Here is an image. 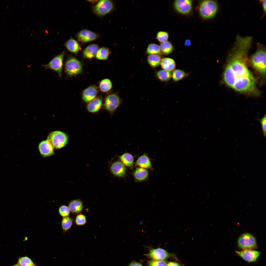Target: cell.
I'll use <instances>...</instances> for the list:
<instances>
[{
  "label": "cell",
  "instance_id": "obj_25",
  "mask_svg": "<svg viewBox=\"0 0 266 266\" xmlns=\"http://www.w3.org/2000/svg\"><path fill=\"white\" fill-rule=\"evenodd\" d=\"M161 59L160 56L157 54H149L147 57L148 62L152 67L158 66L160 64Z\"/></svg>",
  "mask_w": 266,
  "mask_h": 266
},
{
  "label": "cell",
  "instance_id": "obj_7",
  "mask_svg": "<svg viewBox=\"0 0 266 266\" xmlns=\"http://www.w3.org/2000/svg\"><path fill=\"white\" fill-rule=\"evenodd\" d=\"M239 247L243 250L252 249L257 247L256 240L254 236L248 233L243 234L238 240Z\"/></svg>",
  "mask_w": 266,
  "mask_h": 266
},
{
  "label": "cell",
  "instance_id": "obj_21",
  "mask_svg": "<svg viewBox=\"0 0 266 266\" xmlns=\"http://www.w3.org/2000/svg\"><path fill=\"white\" fill-rule=\"evenodd\" d=\"M98 50V46L92 44L88 46L84 50L83 55L85 58L91 59L96 55Z\"/></svg>",
  "mask_w": 266,
  "mask_h": 266
},
{
  "label": "cell",
  "instance_id": "obj_2",
  "mask_svg": "<svg viewBox=\"0 0 266 266\" xmlns=\"http://www.w3.org/2000/svg\"><path fill=\"white\" fill-rule=\"evenodd\" d=\"M257 45V50L252 56L251 61L255 69L264 76L266 74V48L260 43H258Z\"/></svg>",
  "mask_w": 266,
  "mask_h": 266
},
{
  "label": "cell",
  "instance_id": "obj_5",
  "mask_svg": "<svg viewBox=\"0 0 266 266\" xmlns=\"http://www.w3.org/2000/svg\"><path fill=\"white\" fill-rule=\"evenodd\" d=\"M64 68L66 75L70 76L79 74L82 72V69L81 62L76 58L72 57L68 58L66 61Z\"/></svg>",
  "mask_w": 266,
  "mask_h": 266
},
{
  "label": "cell",
  "instance_id": "obj_9",
  "mask_svg": "<svg viewBox=\"0 0 266 266\" xmlns=\"http://www.w3.org/2000/svg\"><path fill=\"white\" fill-rule=\"evenodd\" d=\"M121 102V100L117 95L111 94L108 95L106 98L104 106L106 110L112 113L116 110Z\"/></svg>",
  "mask_w": 266,
  "mask_h": 266
},
{
  "label": "cell",
  "instance_id": "obj_35",
  "mask_svg": "<svg viewBox=\"0 0 266 266\" xmlns=\"http://www.w3.org/2000/svg\"><path fill=\"white\" fill-rule=\"evenodd\" d=\"M58 212L60 215L63 217L69 216L70 212L68 206L64 205L59 207Z\"/></svg>",
  "mask_w": 266,
  "mask_h": 266
},
{
  "label": "cell",
  "instance_id": "obj_40",
  "mask_svg": "<svg viewBox=\"0 0 266 266\" xmlns=\"http://www.w3.org/2000/svg\"><path fill=\"white\" fill-rule=\"evenodd\" d=\"M166 266H181V265L178 263L170 262L167 263Z\"/></svg>",
  "mask_w": 266,
  "mask_h": 266
},
{
  "label": "cell",
  "instance_id": "obj_15",
  "mask_svg": "<svg viewBox=\"0 0 266 266\" xmlns=\"http://www.w3.org/2000/svg\"><path fill=\"white\" fill-rule=\"evenodd\" d=\"M38 149L40 154L43 157H48L54 153L53 148L47 140H44L40 143Z\"/></svg>",
  "mask_w": 266,
  "mask_h": 266
},
{
  "label": "cell",
  "instance_id": "obj_20",
  "mask_svg": "<svg viewBox=\"0 0 266 266\" xmlns=\"http://www.w3.org/2000/svg\"><path fill=\"white\" fill-rule=\"evenodd\" d=\"M65 46L68 51L74 53H77L81 49L79 43L75 40L71 38L67 41Z\"/></svg>",
  "mask_w": 266,
  "mask_h": 266
},
{
  "label": "cell",
  "instance_id": "obj_41",
  "mask_svg": "<svg viewBox=\"0 0 266 266\" xmlns=\"http://www.w3.org/2000/svg\"><path fill=\"white\" fill-rule=\"evenodd\" d=\"M128 266H143L142 265L138 262L133 261L131 262Z\"/></svg>",
  "mask_w": 266,
  "mask_h": 266
},
{
  "label": "cell",
  "instance_id": "obj_23",
  "mask_svg": "<svg viewBox=\"0 0 266 266\" xmlns=\"http://www.w3.org/2000/svg\"><path fill=\"white\" fill-rule=\"evenodd\" d=\"M136 163L138 166L144 168H150L151 167L150 160L145 154L139 157L137 160Z\"/></svg>",
  "mask_w": 266,
  "mask_h": 266
},
{
  "label": "cell",
  "instance_id": "obj_31",
  "mask_svg": "<svg viewBox=\"0 0 266 266\" xmlns=\"http://www.w3.org/2000/svg\"><path fill=\"white\" fill-rule=\"evenodd\" d=\"M112 87V84L110 80L108 79H104L101 81L100 84V90L104 92L109 91Z\"/></svg>",
  "mask_w": 266,
  "mask_h": 266
},
{
  "label": "cell",
  "instance_id": "obj_11",
  "mask_svg": "<svg viewBox=\"0 0 266 266\" xmlns=\"http://www.w3.org/2000/svg\"><path fill=\"white\" fill-rule=\"evenodd\" d=\"M176 10L179 13L187 14L189 13L192 8V3L190 0H177L174 3Z\"/></svg>",
  "mask_w": 266,
  "mask_h": 266
},
{
  "label": "cell",
  "instance_id": "obj_17",
  "mask_svg": "<svg viewBox=\"0 0 266 266\" xmlns=\"http://www.w3.org/2000/svg\"><path fill=\"white\" fill-rule=\"evenodd\" d=\"M68 207L70 212L74 214L80 213L84 207L83 202L80 199H76L71 201L68 203Z\"/></svg>",
  "mask_w": 266,
  "mask_h": 266
},
{
  "label": "cell",
  "instance_id": "obj_32",
  "mask_svg": "<svg viewBox=\"0 0 266 266\" xmlns=\"http://www.w3.org/2000/svg\"><path fill=\"white\" fill-rule=\"evenodd\" d=\"M186 75V73L184 71L177 69L174 70L172 77L174 81H178L184 78Z\"/></svg>",
  "mask_w": 266,
  "mask_h": 266
},
{
  "label": "cell",
  "instance_id": "obj_4",
  "mask_svg": "<svg viewBox=\"0 0 266 266\" xmlns=\"http://www.w3.org/2000/svg\"><path fill=\"white\" fill-rule=\"evenodd\" d=\"M68 140L66 134L61 132L55 131L50 133L47 140L53 148L59 149L65 146Z\"/></svg>",
  "mask_w": 266,
  "mask_h": 266
},
{
  "label": "cell",
  "instance_id": "obj_12",
  "mask_svg": "<svg viewBox=\"0 0 266 266\" xmlns=\"http://www.w3.org/2000/svg\"><path fill=\"white\" fill-rule=\"evenodd\" d=\"M236 253L245 260L249 262L255 261L260 254V252L252 249L236 251Z\"/></svg>",
  "mask_w": 266,
  "mask_h": 266
},
{
  "label": "cell",
  "instance_id": "obj_30",
  "mask_svg": "<svg viewBox=\"0 0 266 266\" xmlns=\"http://www.w3.org/2000/svg\"><path fill=\"white\" fill-rule=\"evenodd\" d=\"M109 54V50L106 48L103 47L98 50L96 54V58L99 60L107 59Z\"/></svg>",
  "mask_w": 266,
  "mask_h": 266
},
{
  "label": "cell",
  "instance_id": "obj_16",
  "mask_svg": "<svg viewBox=\"0 0 266 266\" xmlns=\"http://www.w3.org/2000/svg\"><path fill=\"white\" fill-rule=\"evenodd\" d=\"M97 93L96 87L94 86H90L83 91L82 98L85 102H89L95 98Z\"/></svg>",
  "mask_w": 266,
  "mask_h": 266
},
{
  "label": "cell",
  "instance_id": "obj_18",
  "mask_svg": "<svg viewBox=\"0 0 266 266\" xmlns=\"http://www.w3.org/2000/svg\"><path fill=\"white\" fill-rule=\"evenodd\" d=\"M102 103V100L101 98H95L88 103L87 106V109L90 112L96 113L100 108Z\"/></svg>",
  "mask_w": 266,
  "mask_h": 266
},
{
  "label": "cell",
  "instance_id": "obj_22",
  "mask_svg": "<svg viewBox=\"0 0 266 266\" xmlns=\"http://www.w3.org/2000/svg\"><path fill=\"white\" fill-rule=\"evenodd\" d=\"M148 173L147 170L142 167L136 168L134 173L135 178L138 181L145 180L148 177Z\"/></svg>",
  "mask_w": 266,
  "mask_h": 266
},
{
  "label": "cell",
  "instance_id": "obj_43",
  "mask_svg": "<svg viewBox=\"0 0 266 266\" xmlns=\"http://www.w3.org/2000/svg\"><path fill=\"white\" fill-rule=\"evenodd\" d=\"M98 1V0H87V1H89V2H92V3H95V2H96Z\"/></svg>",
  "mask_w": 266,
  "mask_h": 266
},
{
  "label": "cell",
  "instance_id": "obj_29",
  "mask_svg": "<svg viewBox=\"0 0 266 266\" xmlns=\"http://www.w3.org/2000/svg\"><path fill=\"white\" fill-rule=\"evenodd\" d=\"M158 78L161 81L166 82L169 81L172 77V74L170 72L164 70L159 71L156 73Z\"/></svg>",
  "mask_w": 266,
  "mask_h": 266
},
{
  "label": "cell",
  "instance_id": "obj_36",
  "mask_svg": "<svg viewBox=\"0 0 266 266\" xmlns=\"http://www.w3.org/2000/svg\"><path fill=\"white\" fill-rule=\"evenodd\" d=\"M86 222L85 216L82 214H78L76 216L75 222L78 226H83L84 225Z\"/></svg>",
  "mask_w": 266,
  "mask_h": 266
},
{
  "label": "cell",
  "instance_id": "obj_24",
  "mask_svg": "<svg viewBox=\"0 0 266 266\" xmlns=\"http://www.w3.org/2000/svg\"><path fill=\"white\" fill-rule=\"evenodd\" d=\"M73 221V219L70 216L63 217L61 220V226L64 233L67 232L71 229Z\"/></svg>",
  "mask_w": 266,
  "mask_h": 266
},
{
  "label": "cell",
  "instance_id": "obj_37",
  "mask_svg": "<svg viewBox=\"0 0 266 266\" xmlns=\"http://www.w3.org/2000/svg\"><path fill=\"white\" fill-rule=\"evenodd\" d=\"M167 264V261L165 260H151L147 262L148 266H166Z\"/></svg>",
  "mask_w": 266,
  "mask_h": 266
},
{
  "label": "cell",
  "instance_id": "obj_42",
  "mask_svg": "<svg viewBox=\"0 0 266 266\" xmlns=\"http://www.w3.org/2000/svg\"><path fill=\"white\" fill-rule=\"evenodd\" d=\"M185 46H189L191 45V43L190 40L189 39L186 40L185 42Z\"/></svg>",
  "mask_w": 266,
  "mask_h": 266
},
{
  "label": "cell",
  "instance_id": "obj_19",
  "mask_svg": "<svg viewBox=\"0 0 266 266\" xmlns=\"http://www.w3.org/2000/svg\"><path fill=\"white\" fill-rule=\"evenodd\" d=\"M160 64L164 70L169 72L174 70L176 64L174 60L170 58H162Z\"/></svg>",
  "mask_w": 266,
  "mask_h": 266
},
{
  "label": "cell",
  "instance_id": "obj_34",
  "mask_svg": "<svg viewBox=\"0 0 266 266\" xmlns=\"http://www.w3.org/2000/svg\"><path fill=\"white\" fill-rule=\"evenodd\" d=\"M168 37L169 34L167 32L160 31L157 33L156 38L158 41L161 43L167 41Z\"/></svg>",
  "mask_w": 266,
  "mask_h": 266
},
{
  "label": "cell",
  "instance_id": "obj_45",
  "mask_svg": "<svg viewBox=\"0 0 266 266\" xmlns=\"http://www.w3.org/2000/svg\"></svg>",
  "mask_w": 266,
  "mask_h": 266
},
{
  "label": "cell",
  "instance_id": "obj_27",
  "mask_svg": "<svg viewBox=\"0 0 266 266\" xmlns=\"http://www.w3.org/2000/svg\"><path fill=\"white\" fill-rule=\"evenodd\" d=\"M119 158L124 165L130 166L133 165L134 159L131 154L129 153H125L120 156Z\"/></svg>",
  "mask_w": 266,
  "mask_h": 266
},
{
  "label": "cell",
  "instance_id": "obj_1",
  "mask_svg": "<svg viewBox=\"0 0 266 266\" xmlns=\"http://www.w3.org/2000/svg\"><path fill=\"white\" fill-rule=\"evenodd\" d=\"M252 39L249 36L237 35L229 56L223 78L226 84L235 90L256 95L259 91L246 63Z\"/></svg>",
  "mask_w": 266,
  "mask_h": 266
},
{
  "label": "cell",
  "instance_id": "obj_10",
  "mask_svg": "<svg viewBox=\"0 0 266 266\" xmlns=\"http://www.w3.org/2000/svg\"><path fill=\"white\" fill-rule=\"evenodd\" d=\"M114 8V4L110 0L99 1L94 9L95 13L99 15H103L111 11Z\"/></svg>",
  "mask_w": 266,
  "mask_h": 266
},
{
  "label": "cell",
  "instance_id": "obj_13",
  "mask_svg": "<svg viewBox=\"0 0 266 266\" xmlns=\"http://www.w3.org/2000/svg\"><path fill=\"white\" fill-rule=\"evenodd\" d=\"M110 169L111 173L115 176L122 177L125 175L126 167L122 163L119 161L112 163L110 165Z\"/></svg>",
  "mask_w": 266,
  "mask_h": 266
},
{
  "label": "cell",
  "instance_id": "obj_6",
  "mask_svg": "<svg viewBox=\"0 0 266 266\" xmlns=\"http://www.w3.org/2000/svg\"><path fill=\"white\" fill-rule=\"evenodd\" d=\"M65 53V51H63L54 57L47 64L43 65V66L46 69H50L55 71L58 74L59 77L61 78Z\"/></svg>",
  "mask_w": 266,
  "mask_h": 266
},
{
  "label": "cell",
  "instance_id": "obj_38",
  "mask_svg": "<svg viewBox=\"0 0 266 266\" xmlns=\"http://www.w3.org/2000/svg\"><path fill=\"white\" fill-rule=\"evenodd\" d=\"M266 115L264 116L261 118L258 119V120L260 122L262 130V132L263 136L264 137L266 136Z\"/></svg>",
  "mask_w": 266,
  "mask_h": 266
},
{
  "label": "cell",
  "instance_id": "obj_33",
  "mask_svg": "<svg viewBox=\"0 0 266 266\" xmlns=\"http://www.w3.org/2000/svg\"><path fill=\"white\" fill-rule=\"evenodd\" d=\"M18 265L19 266H34L32 260L27 257L20 258L18 260Z\"/></svg>",
  "mask_w": 266,
  "mask_h": 266
},
{
  "label": "cell",
  "instance_id": "obj_39",
  "mask_svg": "<svg viewBox=\"0 0 266 266\" xmlns=\"http://www.w3.org/2000/svg\"><path fill=\"white\" fill-rule=\"evenodd\" d=\"M260 1L261 2V3H262V4L263 10V12H264V14H266V0H260Z\"/></svg>",
  "mask_w": 266,
  "mask_h": 266
},
{
  "label": "cell",
  "instance_id": "obj_14",
  "mask_svg": "<svg viewBox=\"0 0 266 266\" xmlns=\"http://www.w3.org/2000/svg\"><path fill=\"white\" fill-rule=\"evenodd\" d=\"M98 37L96 33L86 29L81 30L77 35V38L79 41L84 42L93 40Z\"/></svg>",
  "mask_w": 266,
  "mask_h": 266
},
{
  "label": "cell",
  "instance_id": "obj_26",
  "mask_svg": "<svg viewBox=\"0 0 266 266\" xmlns=\"http://www.w3.org/2000/svg\"><path fill=\"white\" fill-rule=\"evenodd\" d=\"M160 46L161 52L165 55L170 54L173 50L172 45L170 42L167 41L160 43Z\"/></svg>",
  "mask_w": 266,
  "mask_h": 266
},
{
  "label": "cell",
  "instance_id": "obj_44",
  "mask_svg": "<svg viewBox=\"0 0 266 266\" xmlns=\"http://www.w3.org/2000/svg\"><path fill=\"white\" fill-rule=\"evenodd\" d=\"M13 266H19L18 264L16 265Z\"/></svg>",
  "mask_w": 266,
  "mask_h": 266
},
{
  "label": "cell",
  "instance_id": "obj_28",
  "mask_svg": "<svg viewBox=\"0 0 266 266\" xmlns=\"http://www.w3.org/2000/svg\"><path fill=\"white\" fill-rule=\"evenodd\" d=\"M161 52L160 46L153 43H150L148 45L146 51V53L149 54H159Z\"/></svg>",
  "mask_w": 266,
  "mask_h": 266
},
{
  "label": "cell",
  "instance_id": "obj_3",
  "mask_svg": "<svg viewBox=\"0 0 266 266\" xmlns=\"http://www.w3.org/2000/svg\"><path fill=\"white\" fill-rule=\"evenodd\" d=\"M217 2L214 0H203L200 4L199 10L201 16L203 18L208 19L214 17L218 10Z\"/></svg>",
  "mask_w": 266,
  "mask_h": 266
},
{
  "label": "cell",
  "instance_id": "obj_8",
  "mask_svg": "<svg viewBox=\"0 0 266 266\" xmlns=\"http://www.w3.org/2000/svg\"><path fill=\"white\" fill-rule=\"evenodd\" d=\"M145 255L152 260L155 261L165 260L169 258L175 257L174 253H169L166 250L160 248L151 249L149 253Z\"/></svg>",
  "mask_w": 266,
  "mask_h": 266
}]
</instances>
